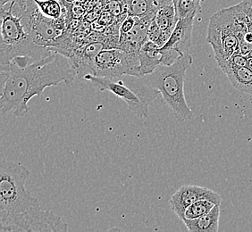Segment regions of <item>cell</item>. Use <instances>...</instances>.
I'll list each match as a JSON object with an SVG mask.
<instances>
[{"label": "cell", "instance_id": "cell-1", "mask_svg": "<svg viewBox=\"0 0 252 232\" xmlns=\"http://www.w3.org/2000/svg\"><path fill=\"white\" fill-rule=\"evenodd\" d=\"M52 49V48H51ZM52 53L25 67L15 63L0 66V109L5 115L12 112L22 117L29 112L30 100L41 97L45 88L61 83L70 84L77 77L72 60L52 49Z\"/></svg>", "mask_w": 252, "mask_h": 232}, {"label": "cell", "instance_id": "cell-2", "mask_svg": "<svg viewBox=\"0 0 252 232\" xmlns=\"http://www.w3.org/2000/svg\"><path fill=\"white\" fill-rule=\"evenodd\" d=\"M29 168L3 160L0 166V232H66L67 223L44 209L26 189Z\"/></svg>", "mask_w": 252, "mask_h": 232}, {"label": "cell", "instance_id": "cell-3", "mask_svg": "<svg viewBox=\"0 0 252 232\" xmlns=\"http://www.w3.org/2000/svg\"><path fill=\"white\" fill-rule=\"evenodd\" d=\"M192 62V56L185 53L173 64L160 65L153 73L141 77L146 84L160 92L163 101L180 122L189 121L193 117L185 95L186 72Z\"/></svg>", "mask_w": 252, "mask_h": 232}, {"label": "cell", "instance_id": "cell-4", "mask_svg": "<svg viewBox=\"0 0 252 232\" xmlns=\"http://www.w3.org/2000/svg\"><path fill=\"white\" fill-rule=\"evenodd\" d=\"M0 63L7 64L17 57L40 60L52 53L50 47L36 43L23 23L15 2L1 7Z\"/></svg>", "mask_w": 252, "mask_h": 232}, {"label": "cell", "instance_id": "cell-5", "mask_svg": "<svg viewBox=\"0 0 252 232\" xmlns=\"http://www.w3.org/2000/svg\"><path fill=\"white\" fill-rule=\"evenodd\" d=\"M248 32L247 20L237 15L233 7L220 10L211 16L207 41L212 46L219 64L240 53V41Z\"/></svg>", "mask_w": 252, "mask_h": 232}, {"label": "cell", "instance_id": "cell-6", "mask_svg": "<svg viewBox=\"0 0 252 232\" xmlns=\"http://www.w3.org/2000/svg\"><path fill=\"white\" fill-rule=\"evenodd\" d=\"M83 80L89 81L100 91H110L121 98L130 111L140 118H148L149 107L160 94L158 89L146 84L141 77L132 75L111 79L86 74Z\"/></svg>", "mask_w": 252, "mask_h": 232}, {"label": "cell", "instance_id": "cell-7", "mask_svg": "<svg viewBox=\"0 0 252 232\" xmlns=\"http://www.w3.org/2000/svg\"><path fill=\"white\" fill-rule=\"evenodd\" d=\"M139 68V53H131L120 49H102L94 59L93 74L111 79L126 75L140 77Z\"/></svg>", "mask_w": 252, "mask_h": 232}, {"label": "cell", "instance_id": "cell-8", "mask_svg": "<svg viewBox=\"0 0 252 232\" xmlns=\"http://www.w3.org/2000/svg\"><path fill=\"white\" fill-rule=\"evenodd\" d=\"M207 199L212 201L216 204H220L222 199L220 195L213 191L212 189L199 187L196 185H184L180 187L170 199V205L174 213L180 220L185 219L186 209L190 204L201 200Z\"/></svg>", "mask_w": 252, "mask_h": 232}, {"label": "cell", "instance_id": "cell-9", "mask_svg": "<svg viewBox=\"0 0 252 232\" xmlns=\"http://www.w3.org/2000/svg\"><path fill=\"white\" fill-rule=\"evenodd\" d=\"M196 15V14H191L184 18H180L169 39L162 48L175 49L182 55L188 53L191 45L194 19Z\"/></svg>", "mask_w": 252, "mask_h": 232}, {"label": "cell", "instance_id": "cell-10", "mask_svg": "<svg viewBox=\"0 0 252 232\" xmlns=\"http://www.w3.org/2000/svg\"><path fill=\"white\" fill-rule=\"evenodd\" d=\"M140 77L153 73L157 68L163 65V55L158 45L147 40L139 52Z\"/></svg>", "mask_w": 252, "mask_h": 232}, {"label": "cell", "instance_id": "cell-11", "mask_svg": "<svg viewBox=\"0 0 252 232\" xmlns=\"http://www.w3.org/2000/svg\"><path fill=\"white\" fill-rule=\"evenodd\" d=\"M220 204H216L209 213L196 219H184L183 222L190 232H218L219 230Z\"/></svg>", "mask_w": 252, "mask_h": 232}, {"label": "cell", "instance_id": "cell-12", "mask_svg": "<svg viewBox=\"0 0 252 232\" xmlns=\"http://www.w3.org/2000/svg\"><path fill=\"white\" fill-rule=\"evenodd\" d=\"M155 21L157 25L170 38L178 22L173 0H164L160 4L157 11Z\"/></svg>", "mask_w": 252, "mask_h": 232}, {"label": "cell", "instance_id": "cell-13", "mask_svg": "<svg viewBox=\"0 0 252 232\" xmlns=\"http://www.w3.org/2000/svg\"><path fill=\"white\" fill-rule=\"evenodd\" d=\"M222 71L238 90L252 95V71L250 68H226Z\"/></svg>", "mask_w": 252, "mask_h": 232}, {"label": "cell", "instance_id": "cell-14", "mask_svg": "<svg viewBox=\"0 0 252 232\" xmlns=\"http://www.w3.org/2000/svg\"><path fill=\"white\" fill-rule=\"evenodd\" d=\"M164 0H126L127 14L142 18L147 15H157L160 4Z\"/></svg>", "mask_w": 252, "mask_h": 232}, {"label": "cell", "instance_id": "cell-15", "mask_svg": "<svg viewBox=\"0 0 252 232\" xmlns=\"http://www.w3.org/2000/svg\"><path fill=\"white\" fill-rule=\"evenodd\" d=\"M42 15L52 20H59L63 15L61 0H34Z\"/></svg>", "mask_w": 252, "mask_h": 232}, {"label": "cell", "instance_id": "cell-16", "mask_svg": "<svg viewBox=\"0 0 252 232\" xmlns=\"http://www.w3.org/2000/svg\"><path fill=\"white\" fill-rule=\"evenodd\" d=\"M202 1L203 0H173L178 20L191 14L198 15L201 12Z\"/></svg>", "mask_w": 252, "mask_h": 232}, {"label": "cell", "instance_id": "cell-17", "mask_svg": "<svg viewBox=\"0 0 252 232\" xmlns=\"http://www.w3.org/2000/svg\"><path fill=\"white\" fill-rule=\"evenodd\" d=\"M215 205L216 203L207 199L199 200L190 204L189 207L186 209L185 219H196V218L201 217L205 214L209 213Z\"/></svg>", "mask_w": 252, "mask_h": 232}, {"label": "cell", "instance_id": "cell-18", "mask_svg": "<svg viewBox=\"0 0 252 232\" xmlns=\"http://www.w3.org/2000/svg\"><path fill=\"white\" fill-rule=\"evenodd\" d=\"M168 39L169 37L162 30L158 25H157L154 20L148 29V40L158 45L159 48H162L167 42Z\"/></svg>", "mask_w": 252, "mask_h": 232}, {"label": "cell", "instance_id": "cell-19", "mask_svg": "<svg viewBox=\"0 0 252 232\" xmlns=\"http://www.w3.org/2000/svg\"><path fill=\"white\" fill-rule=\"evenodd\" d=\"M136 23H137V17L128 15L122 23L121 28H120V35H124V34L130 32L131 29L134 28Z\"/></svg>", "mask_w": 252, "mask_h": 232}, {"label": "cell", "instance_id": "cell-20", "mask_svg": "<svg viewBox=\"0 0 252 232\" xmlns=\"http://www.w3.org/2000/svg\"><path fill=\"white\" fill-rule=\"evenodd\" d=\"M21 1H23V0H0V5H1V7H2V6H4V5H6V4H8V3H11V2L19 3Z\"/></svg>", "mask_w": 252, "mask_h": 232}, {"label": "cell", "instance_id": "cell-21", "mask_svg": "<svg viewBox=\"0 0 252 232\" xmlns=\"http://www.w3.org/2000/svg\"><path fill=\"white\" fill-rule=\"evenodd\" d=\"M248 67L252 71V56L248 58Z\"/></svg>", "mask_w": 252, "mask_h": 232}, {"label": "cell", "instance_id": "cell-22", "mask_svg": "<svg viewBox=\"0 0 252 232\" xmlns=\"http://www.w3.org/2000/svg\"><path fill=\"white\" fill-rule=\"evenodd\" d=\"M63 2H65V3H74V2H76L78 0H62Z\"/></svg>", "mask_w": 252, "mask_h": 232}]
</instances>
